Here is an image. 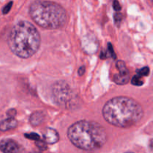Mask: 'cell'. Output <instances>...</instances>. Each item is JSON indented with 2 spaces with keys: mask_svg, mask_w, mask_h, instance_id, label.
Wrapping results in <instances>:
<instances>
[{
  "mask_svg": "<svg viewBox=\"0 0 153 153\" xmlns=\"http://www.w3.org/2000/svg\"><path fill=\"white\" fill-rule=\"evenodd\" d=\"M144 112L141 105L127 97H117L109 100L102 108L104 119L118 128H129L138 123Z\"/></svg>",
  "mask_w": 153,
  "mask_h": 153,
  "instance_id": "6da1fadb",
  "label": "cell"
},
{
  "mask_svg": "<svg viewBox=\"0 0 153 153\" xmlns=\"http://www.w3.org/2000/svg\"><path fill=\"white\" fill-rule=\"evenodd\" d=\"M67 137L76 147L85 151L100 149L107 141L104 127L95 121L80 120L70 126Z\"/></svg>",
  "mask_w": 153,
  "mask_h": 153,
  "instance_id": "7a4b0ae2",
  "label": "cell"
},
{
  "mask_svg": "<svg viewBox=\"0 0 153 153\" xmlns=\"http://www.w3.org/2000/svg\"><path fill=\"white\" fill-rule=\"evenodd\" d=\"M40 35L34 25L27 21H20L10 31L7 44L10 51L19 58H28L38 51Z\"/></svg>",
  "mask_w": 153,
  "mask_h": 153,
  "instance_id": "3957f363",
  "label": "cell"
},
{
  "mask_svg": "<svg viewBox=\"0 0 153 153\" xmlns=\"http://www.w3.org/2000/svg\"><path fill=\"white\" fill-rule=\"evenodd\" d=\"M31 19L39 26L46 29H58L67 23L68 16L65 9L56 2L35 0L29 7Z\"/></svg>",
  "mask_w": 153,
  "mask_h": 153,
  "instance_id": "277c9868",
  "label": "cell"
},
{
  "mask_svg": "<svg viewBox=\"0 0 153 153\" xmlns=\"http://www.w3.org/2000/svg\"><path fill=\"white\" fill-rule=\"evenodd\" d=\"M52 97L57 105L70 108L76 96L67 82L64 81L57 82L52 85Z\"/></svg>",
  "mask_w": 153,
  "mask_h": 153,
  "instance_id": "5b68a950",
  "label": "cell"
},
{
  "mask_svg": "<svg viewBox=\"0 0 153 153\" xmlns=\"http://www.w3.org/2000/svg\"><path fill=\"white\" fill-rule=\"evenodd\" d=\"M0 151L4 153H18L25 151L22 146L11 139H4L0 141Z\"/></svg>",
  "mask_w": 153,
  "mask_h": 153,
  "instance_id": "8992f818",
  "label": "cell"
},
{
  "mask_svg": "<svg viewBox=\"0 0 153 153\" xmlns=\"http://www.w3.org/2000/svg\"><path fill=\"white\" fill-rule=\"evenodd\" d=\"M82 46L86 53H96L98 49V41L94 36L91 34H87L82 38Z\"/></svg>",
  "mask_w": 153,
  "mask_h": 153,
  "instance_id": "52a82bcc",
  "label": "cell"
},
{
  "mask_svg": "<svg viewBox=\"0 0 153 153\" xmlns=\"http://www.w3.org/2000/svg\"><path fill=\"white\" fill-rule=\"evenodd\" d=\"M43 139L47 144H54L59 140V134L54 128H47L43 134Z\"/></svg>",
  "mask_w": 153,
  "mask_h": 153,
  "instance_id": "ba28073f",
  "label": "cell"
},
{
  "mask_svg": "<svg viewBox=\"0 0 153 153\" xmlns=\"http://www.w3.org/2000/svg\"><path fill=\"white\" fill-rule=\"evenodd\" d=\"M17 120L14 117H8L0 122V131H7L17 127Z\"/></svg>",
  "mask_w": 153,
  "mask_h": 153,
  "instance_id": "9c48e42d",
  "label": "cell"
},
{
  "mask_svg": "<svg viewBox=\"0 0 153 153\" xmlns=\"http://www.w3.org/2000/svg\"><path fill=\"white\" fill-rule=\"evenodd\" d=\"M46 114L43 111H35L30 116L29 122L33 126H37L44 121Z\"/></svg>",
  "mask_w": 153,
  "mask_h": 153,
  "instance_id": "30bf717a",
  "label": "cell"
},
{
  "mask_svg": "<svg viewBox=\"0 0 153 153\" xmlns=\"http://www.w3.org/2000/svg\"><path fill=\"white\" fill-rule=\"evenodd\" d=\"M116 66H117V68L119 70V72H120V73L118 75L122 76H129V72H128V69H127L126 67V65L124 61H117Z\"/></svg>",
  "mask_w": 153,
  "mask_h": 153,
  "instance_id": "8fae6325",
  "label": "cell"
},
{
  "mask_svg": "<svg viewBox=\"0 0 153 153\" xmlns=\"http://www.w3.org/2000/svg\"><path fill=\"white\" fill-rule=\"evenodd\" d=\"M129 78H130V76H120V75L116 74L114 75V81L115 83L117 84V85H123L128 83V81H129Z\"/></svg>",
  "mask_w": 153,
  "mask_h": 153,
  "instance_id": "7c38bea8",
  "label": "cell"
},
{
  "mask_svg": "<svg viewBox=\"0 0 153 153\" xmlns=\"http://www.w3.org/2000/svg\"><path fill=\"white\" fill-rule=\"evenodd\" d=\"M35 144L40 151H45L47 149V143H46L45 140H42L39 139V140H36Z\"/></svg>",
  "mask_w": 153,
  "mask_h": 153,
  "instance_id": "4fadbf2b",
  "label": "cell"
},
{
  "mask_svg": "<svg viewBox=\"0 0 153 153\" xmlns=\"http://www.w3.org/2000/svg\"><path fill=\"white\" fill-rule=\"evenodd\" d=\"M131 84L136 86H141L143 85V82L141 79V76H138V75H136L131 79Z\"/></svg>",
  "mask_w": 153,
  "mask_h": 153,
  "instance_id": "5bb4252c",
  "label": "cell"
},
{
  "mask_svg": "<svg viewBox=\"0 0 153 153\" xmlns=\"http://www.w3.org/2000/svg\"><path fill=\"white\" fill-rule=\"evenodd\" d=\"M149 74V68L148 67H143L137 70V75L140 76H148Z\"/></svg>",
  "mask_w": 153,
  "mask_h": 153,
  "instance_id": "9a60e30c",
  "label": "cell"
},
{
  "mask_svg": "<svg viewBox=\"0 0 153 153\" xmlns=\"http://www.w3.org/2000/svg\"><path fill=\"white\" fill-rule=\"evenodd\" d=\"M25 137H26V138L30 139V140H34V141H36V140H39V139H40V135H38V134H36V133H30V134H25Z\"/></svg>",
  "mask_w": 153,
  "mask_h": 153,
  "instance_id": "2e32d148",
  "label": "cell"
},
{
  "mask_svg": "<svg viewBox=\"0 0 153 153\" xmlns=\"http://www.w3.org/2000/svg\"><path fill=\"white\" fill-rule=\"evenodd\" d=\"M12 4H13V1H10V2L7 3V4L3 7V10H2L3 14H7V13L10 11V10L11 9Z\"/></svg>",
  "mask_w": 153,
  "mask_h": 153,
  "instance_id": "e0dca14e",
  "label": "cell"
},
{
  "mask_svg": "<svg viewBox=\"0 0 153 153\" xmlns=\"http://www.w3.org/2000/svg\"><path fill=\"white\" fill-rule=\"evenodd\" d=\"M123 20V14L121 13H114V21L117 25H119Z\"/></svg>",
  "mask_w": 153,
  "mask_h": 153,
  "instance_id": "ac0fdd59",
  "label": "cell"
},
{
  "mask_svg": "<svg viewBox=\"0 0 153 153\" xmlns=\"http://www.w3.org/2000/svg\"><path fill=\"white\" fill-rule=\"evenodd\" d=\"M108 51H109V52H110V54H111V55L112 58H113L114 59H116L117 55H116V54H115L113 46H112L111 43H108Z\"/></svg>",
  "mask_w": 153,
  "mask_h": 153,
  "instance_id": "d6986e66",
  "label": "cell"
},
{
  "mask_svg": "<svg viewBox=\"0 0 153 153\" xmlns=\"http://www.w3.org/2000/svg\"><path fill=\"white\" fill-rule=\"evenodd\" d=\"M113 7L114 8V10H117V11H119V10H120L121 8H122L120 4L119 1H118L117 0H114Z\"/></svg>",
  "mask_w": 153,
  "mask_h": 153,
  "instance_id": "ffe728a7",
  "label": "cell"
},
{
  "mask_svg": "<svg viewBox=\"0 0 153 153\" xmlns=\"http://www.w3.org/2000/svg\"><path fill=\"white\" fill-rule=\"evenodd\" d=\"M16 114V111L15 109H10L9 111H7V117H14Z\"/></svg>",
  "mask_w": 153,
  "mask_h": 153,
  "instance_id": "44dd1931",
  "label": "cell"
},
{
  "mask_svg": "<svg viewBox=\"0 0 153 153\" xmlns=\"http://www.w3.org/2000/svg\"><path fill=\"white\" fill-rule=\"evenodd\" d=\"M85 73V66H82V67H79V71H78V73H79V76H83Z\"/></svg>",
  "mask_w": 153,
  "mask_h": 153,
  "instance_id": "7402d4cb",
  "label": "cell"
},
{
  "mask_svg": "<svg viewBox=\"0 0 153 153\" xmlns=\"http://www.w3.org/2000/svg\"><path fill=\"white\" fill-rule=\"evenodd\" d=\"M100 58H101V59H105V58H107V54H106V52L102 51L101 54H100Z\"/></svg>",
  "mask_w": 153,
  "mask_h": 153,
  "instance_id": "603a6c76",
  "label": "cell"
},
{
  "mask_svg": "<svg viewBox=\"0 0 153 153\" xmlns=\"http://www.w3.org/2000/svg\"><path fill=\"white\" fill-rule=\"evenodd\" d=\"M152 140H151V141H150V148H151V149H152Z\"/></svg>",
  "mask_w": 153,
  "mask_h": 153,
  "instance_id": "cb8c5ba5",
  "label": "cell"
}]
</instances>
